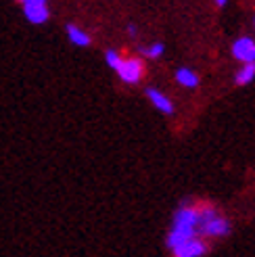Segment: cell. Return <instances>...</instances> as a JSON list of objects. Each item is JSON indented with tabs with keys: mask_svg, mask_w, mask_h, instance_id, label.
Listing matches in <instances>:
<instances>
[{
	"mask_svg": "<svg viewBox=\"0 0 255 257\" xmlns=\"http://www.w3.org/2000/svg\"><path fill=\"white\" fill-rule=\"evenodd\" d=\"M232 57L240 63H255V42L251 38H238L232 44Z\"/></svg>",
	"mask_w": 255,
	"mask_h": 257,
	"instance_id": "cell-4",
	"label": "cell"
},
{
	"mask_svg": "<svg viewBox=\"0 0 255 257\" xmlns=\"http://www.w3.org/2000/svg\"><path fill=\"white\" fill-rule=\"evenodd\" d=\"M65 32H67L69 42L75 44V46H90V42H92V40H90V36H88L84 30H80L78 25H73V23L67 25Z\"/></svg>",
	"mask_w": 255,
	"mask_h": 257,
	"instance_id": "cell-8",
	"label": "cell"
},
{
	"mask_svg": "<svg viewBox=\"0 0 255 257\" xmlns=\"http://www.w3.org/2000/svg\"><path fill=\"white\" fill-rule=\"evenodd\" d=\"M163 50H165V46H163L161 42H155V44L143 48V53H145V57H149V59H159V57L163 55Z\"/></svg>",
	"mask_w": 255,
	"mask_h": 257,
	"instance_id": "cell-11",
	"label": "cell"
},
{
	"mask_svg": "<svg viewBox=\"0 0 255 257\" xmlns=\"http://www.w3.org/2000/svg\"><path fill=\"white\" fill-rule=\"evenodd\" d=\"M199 232V209L197 207H180L174 213V222L168 234V247L174 251L184 242L197 238Z\"/></svg>",
	"mask_w": 255,
	"mask_h": 257,
	"instance_id": "cell-1",
	"label": "cell"
},
{
	"mask_svg": "<svg viewBox=\"0 0 255 257\" xmlns=\"http://www.w3.org/2000/svg\"><path fill=\"white\" fill-rule=\"evenodd\" d=\"M119 80L125 82V84H136L140 82V78H143V71H145V65L140 59H121L119 67L115 69Z\"/></svg>",
	"mask_w": 255,
	"mask_h": 257,
	"instance_id": "cell-3",
	"label": "cell"
},
{
	"mask_svg": "<svg viewBox=\"0 0 255 257\" xmlns=\"http://www.w3.org/2000/svg\"><path fill=\"white\" fill-rule=\"evenodd\" d=\"M205 251H207L205 242L199 240V238H193V240L184 242V245H180L178 249H174V255L176 257H203Z\"/></svg>",
	"mask_w": 255,
	"mask_h": 257,
	"instance_id": "cell-6",
	"label": "cell"
},
{
	"mask_svg": "<svg viewBox=\"0 0 255 257\" xmlns=\"http://www.w3.org/2000/svg\"><path fill=\"white\" fill-rule=\"evenodd\" d=\"M128 34H130V36H136V28H134V25H128Z\"/></svg>",
	"mask_w": 255,
	"mask_h": 257,
	"instance_id": "cell-13",
	"label": "cell"
},
{
	"mask_svg": "<svg viewBox=\"0 0 255 257\" xmlns=\"http://www.w3.org/2000/svg\"><path fill=\"white\" fill-rule=\"evenodd\" d=\"M176 80H178V84L184 86V88H195V86H199V75H197L193 69H186V67L178 69Z\"/></svg>",
	"mask_w": 255,
	"mask_h": 257,
	"instance_id": "cell-9",
	"label": "cell"
},
{
	"mask_svg": "<svg viewBox=\"0 0 255 257\" xmlns=\"http://www.w3.org/2000/svg\"><path fill=\"white\" fill-rule=\"evenodd\" d=\"M255 78V63H247V65L240 67V71L236 73V84L238 86H245Z\"/></svg>",
	"mask_w": 255,
	"mask_h": 257,
	"instance_id": "cell-10",
	"label": "cell"
},
{
	"mask_svg": "<svg viewBox=\"0 0 255 257\" xmlns=\"http://www.w3.org/2000/svg\"><path fill=\"white\" fill-rule=\"evenodd\" d=\"M21 9H23L25 19H28L30 23H34V25H42L50 17L48 5L44 3V0H23Z\"/></svg>",
	"mask_w": 255,
	"mask_h": 257,
	"instance_id": "cell-2",
	"label": "cell"
},
{
	"mask_svg": "<svg viewBox=\"0 0 255 257\" xmlns=\"http://www.w3.org/2000/svg\"><path fill=\"white\" fill-rule=\"evenodd\" d=\"M228 232H230V224L220 215H215L209 222L199 224V234H205V236H224Z\"/></svg>",
	"mask_w": 255,
	"mask_h": 257,
	"instance_id": "cell-5",
	"label": "cell"
},
{
	"mask_svg": "<svg viewBox=\"0 0 255 257\" xmlns=\"http://www.w3.org/2000/svg\"><path fill=\"white\" fill-rule=\"evenodd\" d=\"M215 5H218L220 9H224V7H226V0H218V3H215Z\"/></svg>",
	"mask_w": 255,
	"mask_h": 257,
	"instance_id": "cell-14",
	"label": "cell"
},
{
	"mask_svg": "<svg viewBox=\"0 0 255 257\" xmlns=\"http://www.w3.org/2000/svg\"><path fill=\"white\" fill-rule=\"evenodd\" d=\"M121 55L117 53V50H107L105 53V61H107V65L111 67V69H117L119 67V63H121Z\"/></svg>",
	"mask_w": 255,
	"mask_h": 257,
	"instance_id": "cell-12",
	"label": "cell"
},
{
	"mask_svg": "<svg viewBox=\"0 0 255 257\" xmlns=\"http://www.w3.org/2000/svg\"><path fill=\"white\" fill-rule=\"evenodd\" d=\"M147 96H149V100L153 102V107H157L161 113H174V105H172V100L165 96L163 92H159L157 88H149L147 90Z\"/></svg>",
	"mask_w": 255,
	"mask_h": 257,
	"instance_id": "cell-7",
	"label": "cell"
}]
</instances>
